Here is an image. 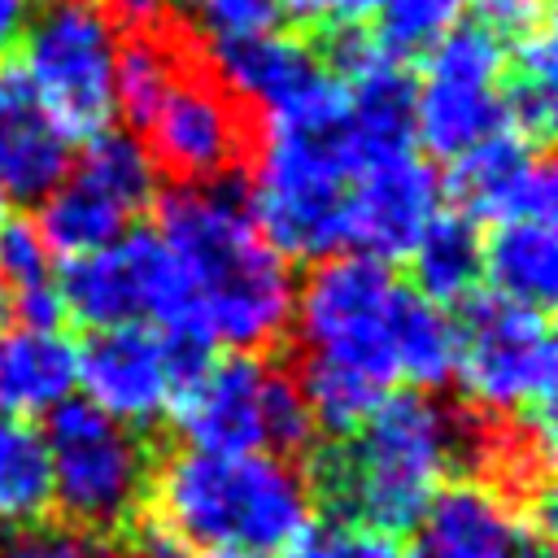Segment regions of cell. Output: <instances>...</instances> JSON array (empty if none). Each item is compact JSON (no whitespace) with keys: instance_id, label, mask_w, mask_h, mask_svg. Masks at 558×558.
<instances>
[{"instance_id":"obj_1","label":"cell","mask_w":558,"mask_h":558,"mask_svg":"<svg viewBox=\"0 0 558 558\" xmlns=\"http://www.w3.org/2000/svg\"><path fill=\"white\" fill-rule=\"evenodd\" d=\"M157 235L187 283L209 344L253 353L288 331L292 262L262 235L244 183H179L157 205Z\"/></svg>"},{"instance_id":"obj_2","label":"cell","mask_w":558,"mask_h":558,"mask_svg":"<svg viewBox=\"0 0 558 558\" xmlns=\"http://www.w3.org/2000/svg\"><path fill=\"white\" fill-rule=\"evenodd\" d=\"M362 170L349 87L323 70L296 96L266 109L257 174L248 187L262 235L292 262L349 253V187Z\"/></svg>"},{"instance_id":"obj_3","label":"cell","mask_w":558,"mask_h":558,"mask_svg":"<svg viewBox=\"0 0 558 558\" xmlns=\"http://www.w3.org/2000/svg\"><path fill=\"white\" fill-rule=\"evenodd\" d=\"M480 445V418H466L418 388L388 392L344 445L318 458L310 488H318L336 523L401 536Z\"/></svg>"},{"instance_id":"obj_4","label":"cell","mask_w":558,"mask_h":558,"mask_svg":"<svg viewBox=\"0 0 558 558\" xmlns=\"http://www.w3.org/2000/svg\"><path fill=\"white\" fill-rule=\"evenodd\" d=\"M401 283L371 253H331L314 262L292 296L301 336V397L314 427L349 436L397 384L392 323Z\"/></svg>"},{"instance_id":"obj_5","label":"cell","mask_w":558,"mask_h":558,"mask_svg":"<svg viewBox=\"0 0 558 558\" xmlns=\"http://www.w3.org/2000/svg\"><path fill=\"white\" fill-rule=\"evenodd\" d=\"M310 480L275 453L179 449L153 480L157 532L192 554H279L310 523Z\"/></svg>"},{"instance_id":"obj_6","label":"cell","mask_w":558,"mask_h":558,"mask_svg":"<svg viewBox=\"0 0 558 558\" xmlns=\"http://www.w3.org/2000/svg\"><path fill=\"white\" fill-rule=\"evenodd\" d=\"M17 44L26 87L70 144L109 131L118 113L113 65L122 39L100 0H44Z\"/></svg>"},{"instance_id":"obj_7","label":"cell","mask_w":558,"mask_h":558,"mask_svg":"<svg viewBox=\"0 0 558 558\" xmlns=\"http://www.w3.org/2000/svg\"><path fill=\"white\" fill-rule=\"evenodd\" d=\"M187 449L205 453H301L314 445V418L301 384L248 353L209 362L174 401Z\"/></svg>"},{"instance_id":"obj_8","label":"cell","mask_w":558,"mask_h":558,"mask_svg":"<svg viewBox=\"0 0 558 558\" xmlns=\"http://www.w3.org/2000/svg\"><path fill=\"white\" fill-rule=\"evenodd\" d=\"M39 440L48 493L74 527L113 532L135 519L148 493V449L135 427L70 397L48 414Z\"/></svg>"},{"instance_id":"obj_9","label":"cell","mask_w":558,"mask_h":558,"mask_svg":"<svg viewBox=\"0 0 558 558\" xmlns=\"http://www.w3.org/2000/svg\"><path fill=\"white\" fill-rule=\"evenodd\" d=\"M458 327L453 379L493 418H545L554 401V331L545 310L501 296H471Z\"/></svg>"},{"instance_id":"obj_10","label":"cell","mask_w":558,"mask_h":558,"mask_svg":"<svg viewBox=\"0 0 558 558\" xmlns=\"http://www.w3.org/2000/svg\"><path fill=\"white\" fill-rule=\"evenodd\" d=\"M157 192V166L135 135L100 131L87 140L61 183L44 196L39 235L52 257L96 253L131 231V222L148 209Z\"/></svg>"},{"instance_id":"obj_11","label":"cell","mask_w":558,"mask_h":558,"mask_svg":"<svg viewBox=\"0 0 558 558\" xmlns=\"http://www.w3.org/2000/svg\"><path fill=\"white\" fill-rule=\"evenodd\" d=\"M209 362L214 344L196 331H157L148 323H122L96 331L78 349L74 384H83V401L140 432L166 418Z\"/></svg>"},{"instance_id":"obj_12","label":"cell","mask_w":558,"mask_h":558,"mask_svg":"<svg viewBox=\"0 0 558 558\" xmlns=\"http://www.w3.org/2000/svg\"><path fill=\"white\" fill-rule=\"evenodd\" d=\"M506 44L493 26L471 22L445 31L414 78V144L432 157L458 161L488 135L506 131L501 118Z\"/></svg>"},{"instance_id":"obj_13","label":"cell","mask_w":558,"mask_h":558,"mask_svg":"<svg viewBox=\"0 0 558 558\" xmlns=\"http://www.w3.org/2000/svg\"><path fill=\"white\" fill-rule=\"evenodd\" d=\"M397 558H549V497L506 501L493 484H445Z\"/></svg>"},{"instance_id":"obj_14","label":"cell","mask_w":558,"mask_h":558,"mask_svg":"<svg viewBox=\"0 0 558 558\" xmlns=\"http://www.w3.org/2000/svg\"><path fill=\"white\" fill-rule=\"evenodd\" d=\"M144 135L153 166L170 170L179 183L227 179L248 148V126L235 96L209 70H192V65L179 70L157 113L148 118Z\"/></svg>"},{"instance_id":"obj_15","label":"cell","mask_w":558,"mask_h":558,"mask_svg":"<svg viewBox=\"0 0 558 558\" xmlns=\"http://www.w3.org/2000/svg\"><path fill=\"white\" fill-rule=\"evenodd\" d=\"M445 187L427 157L414 148L384 153L353 174L349 187V248L379 262L410 257L418 235L440 214Z\"/></svg>"},{"instance_id":"obj_16","label":"cell","mask_w":558,"mask_h":558,"mask_svg":"<svg viewBox=\"0 0 558 558\" xmlns=\"http://www.w3.org/2000/svg\"><path fill=\"white\" fill-rule=\"evenodd\" d=\"M449 192L466 218L488 222H554L558 179L541 144L497 131L453 161Z\"/></svg>"},{"instance_id":"obj_17","label":"cell","mask_w":558,"mask_h":558,"mask_svg":"<svg viewBox=\"0 0 558 558\" xmlns=\"http://www.w3.org/2000/svg\"><path fill=\"white\" fill-rule=\"evenodd\" d=\"M74 144L44 113L22 70L0 65V192L9 201H44L70 170Z\"/></svg>"},{"instance_id":"obj_18","label":"cell","mask_w":558,"mask_h":558,"mask_svg":"<svg viewBox=\"0 0 558 558\" xmlns=\"http://www.w3.org/2000/svg\"><path fill=\"white\" fill-rule=\"evenodd\" d=\"M78 379V344L39 323L0 327V414L35 418L70 401Z\"/></svg>"},{"instance_id":"obj_19","label":"cell","mask_w":558,"mask_h":558,"mask_svg":"<svg viewBox=\"0 0 558 558\" xmlns=\"http://www.w3.org/2000/svg\"><path fill=\"white\" fill-rule=\"evenodd\" d=\"M205 61H209V74L235 100H253L262 113L283 105L288 96H296L314 74H323L318 52L310 44H301L296 35H283V31L205 44Z\"/></svg>"},{"instance_id":"obj_20","label":"cell","mask_w":558,"mask_h":558,"mask_svg":"<svg viewBox=\"0 0 558 558\" xmlns=\"http://www.w3.org/2000/svg\"><path fill=\"white\" fill-rule=\"evenodd\" d=\"M57 301L74 323L92 331L140 323V275H135L131 231L96 253L65 257V270L57 275Z\"/></svg>"},{"instance_id":"obj_21","label":"cell","mask_w":558,"mask_h":558,"mask_svg":"<svg viewBox=\"0 0 558 558\" xmlns=\"http://www.w3.org/2000/svg\"><path fill=\"white\" fill-rule=\"evenodd\" d=\"M414 292L440 310L466 305L484 283V235L466 214H436L432 227L410 248Z\"/></svg>"},{"instance_id":"obj_22","label":"cell","mask_w":558,"mask_h":558,"mask_svg":"<svg viewBox=\"0 0 558 558\" xmlns=\"http://www.w3.org/2000/svg\"><path fill=\"white\" fill-rule=\"evenodd\" d=\"M484 279L493 296L545 310L558 292L554 222H497V231L484 240Z\"/></svg>"},{"instance_id":"obj_23","label":"cell","mask_w":558,"mask_h":558,"mask_svg":"<svg viewBox=\"0 0 558 558\" xmlns=\"http://www.w3.org/2000/svg\"><path fill=\"white\" fill-rule=\"evenodd\" d=\"M453 357H458V327H453L449 310H440L405 288L401 305H397V323H392L397 379L414 384L418 392L440 388L453 379Z\"/></svg>"},{"instance_id":"obj_24","label":"cell","mask_w":558,"mask_h":558,"mask_svg":"<svg viewBox=\"0 0 558 558\" xmlns=\"http://www.w3.org/2000/svg\"><path fill=\"white\" fill-rule=\"evenodd\" d=\"M183 65L187 61H183L179 44H170L153 26L135 31L126 44H118V65H113V105H118V113L135 131H144Z\"/></svg>"},{"instance_id":"obj_25","label":"cell","mask_w":558,"mask_h":558,"mask_svg":"<svg viewBox=\"0 0 558 558\" xmlns=\"http://www.w3.org/2000/svg\"><path fill=\"white\" fill-rule=\"evenodd\" d=\"M0 283L9 288L13 314H22V323L57 327L61 301H57L52 248L44 244L35 222H4L0 227Z\"/></svg>"},{"instance_id":"obj_26","label":"cell","mask_w":558,"mask_h":558,"mask_svg":"<svg viewBox=\"0 0 558 558\" xmlns=\"http://www.w3.org/2000/svg\"><path fill=\"white\" fill-rule=\"evenodd\" d=\"M52 506L44 440L31 423L0 414V527L39 523Z\"/></svg>"},{"instance_id":"obj_27","label":"cell","mask_w":558,"mask_h":558,"mask_svg":"<svg viewBox=\"0 0 558 558\" xmlns=\"http://www.w3.org/2000/svg\"><path fill=\"white\" fill-rule=\"evenodd\" d=\"M466 0H375V39L392 57H414L427 52L445 31L458 26Z\"/></svg>"},{"instance_id":"obj_28","label":"cell","mask_w":558,"mask_h":558,"mask_svg":"<svg viewBox=\"0 0 558 558\" xmlns=\"http://www.w3.org/2000/svg\"><path fill=\"white\" fill-rule=\"evenodd\" d=\"M0 558H126L105 532L74 523H22L0 536Z\"/></svg>"},{"instance_id":"obj_29","label":"cell","mask_w":558,"mask_h":558,"mask_svg":"<svg viewBox=\"0 0 558 558\" xmlns=\"http://www.w3.org/2000/svg\"><path fill=\"white\" fill-rule=\"evenodd\" d=\"M201 35L205 44L222 39H253L279 26V4L275 0H201Z\"/></svg>"},{"instance_id":"obj_30","label":"cell","mask_w":558,"mask_h":558,"mask_svg":"<svg viewBox=\"0 0 558 558\" xmlns=\"http://www.w3.org/2000/svg\"><path fill=\"white\" fill-rule=\"evenodd\" d=\"M279 558H349V536L344 523H305L283 549Z\"/></svg>"},{"instance_id":"obj_31","label":"cell","mask_w":558,"mask_h":558,"mask_svg":"<svg viewBox=\"0 0 558 558\" xmlns=\"http://www.w3.org/2000/svg\"><path fill=\"white\" fill-rule=\"evenodd\" d=\"M484 13V26L501 31H527L536 22H549V0H475Z\"/></svg>"},{"instance_id":"obj_32","label":"cell","mask_w":558,"mask_h":558,"mask_svg":"<svg viewBox=\"0 0 558 558\" xmlns=\"http://www.w3.org/2000/svg\"><path fill=\"white\" fill-rule=\"evenodd\" d=\"M35 0H0V57L22 39V31H26V22H31V9Z\"/></svg>"},{"instance_id":"obj_33","label":"cell","mask_w":558,"mask_h":558,"mask_svg":"<svg viewBox=\"0 0 558 558\" xmlns=\"http://www.w3.org/2000/svg\"><path fill=\"white\" fill-rule=\"evenodd\" d=\"M100 4L109 9V17H113V22H131L135 31L153 26V22H157V13H161V0H100Z\"/></svg>"},{"instance_id":"obj_34","label":"cell","mask_w":558,"mask_h":558,"mask_svg":"<svg viewBox=\"0 0 558 558\" xmlns=\"http://www.w3.org/2000/svg\"><path fill=\"white\" fill-rule=\"evenodd\" d=\"M140 558H248V554H192V549H183L179 541H170V536L153 532V536H144Z\"/></svg>"},{"instance_id":"obj_35","label":"cell","mask_w":558,"mask_h":558,"mask_svg":"<svg viewBox=\"0 0 558 558\" xmlns=\"http://www.w3.org/2000/svg\"><path fill=\"white\" fill-rule=\"evenodd\" d=\"M279 17H292L301 26H323L327 22V0H275Z\"/></svg>"},{"instance_id":"obj_36","label":"cell","mask_w":558,"mask_h":558,"mask_svg":"<svg viewBox=\"0 0 558 558\" xmlns=\"http://www.w3.org/2000/svg\"><path fill=\"white\" fill-rule=\"evenodd\" d=\"M371 13H375V0H327V22L331 26H357Z\"/></svg>"},{"instance_id":"obj_37","label":"cell","mask_w":558,"mask_h":558,"mask_svg":"<svg viewBox=\"0 0 558 558\" xmlns=\"http://www.w3.org/2000/svg\"><path fill=\"white\" fill-rule=\"evenodd\" d=\"M9 314H13V301H9V288L0 283V327L9 323Z\"/></svg>"},{"instance_id":"obj_38","label":"cell","mask_w":558,"mask_h":558,"mask_svg":"<svg viewBox=\"0 0 558 558\" xmlns=\"http://www.w3.org/2000/svg\"><path fill=\"white\" fill-rule=\"evenodd\" d=\"M4 222H9V196L0 192V227H4Z\"/></svg>"},{"instance_id":"obj_39","label":"cell","mask_w":558,"mask_h":558,"mask_svg":"<svg viewBox=\"0 0 558 558\" xmlns=\"http://www.w3.org/2000/svg\"><path fill=\"white\" fill-rule=\"evenodd\" d=\"M179 4H201V0H179Z\"/></svg>"}]
</instances>
